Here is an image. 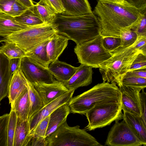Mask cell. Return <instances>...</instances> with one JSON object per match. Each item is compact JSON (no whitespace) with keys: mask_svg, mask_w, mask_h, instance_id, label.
<instances>
[{"mask_svg":"<svg viewBox=\"0 0 146 146\" xmlns=\"http://www.w3.org/2000/svg\"><path fill=\"white\" fill-rule=\"evenodd\" d=\"M134 7L141 14L146 13V0H124Z\"/></svg>","mask_w":146,"mask_h":146,"instance_id":"ab89813d","label":"cell"},{"mask_svg":"<svg viewBox=\"0 0 146 146\" xmlns=\"http://www.w3.org/2000/svg\"><path fill=\"white\" fill-rule=\"evenodd\" d=\"M28 8L19 0H16L12 5L10 15L14 17L19 16Z\"/></svg>","mask_w":146,"mask_h":146,"instance_id":"74e56055","label":"cell"},{"mask_svg":"<svg viewBox=\"0 0 146 146\" xmlns=\"http://www.w3.org/2000/svg\"><path fill=\"white\" fill-rule=\"evenodd\" d=\"M27 88V80L20 68L13 74L10 83L8 97L11 109L23 92Z\"/></svg>","mask_w":146,"mask_h":146,"instance_id":"9a60e30c","label":"cell"},{"mask_svg":"<svg viewBox=\"0 0 146 146\" xmlns=\"http://www.w3.org/2000/svg\"><path fill=\"white\" fill-rule=\"evenodd\" d=\"M52 24L57 33L66 36L76 44L92 40L101 35L100 25L93 12L78 16L57 14Z\"/></svg>","mask_w":146,"mask_h":146,"instance_id":"7a4b0ae2","label":"cell"},{"mask_svg":"<svg viewBox=\"0 0 146 146\" xmlns=\"http://www.w3.org/2000/svg\"><path fill=\"white\" fill-rule=\"evenodd\" d=\"M56 33L52 24L44 23L15 32L6 38L7 40L15 43L26 53L50 39Z\"/></svg>","mask_w":146,"mask_h":146,"instance_id":"8992f818","label":"cell"},{"mask_svg":"<svg viewBox=\"0 0 146 146\" xmlns=\"http://www.w3.org/2000/svg\"><path fill=\"white\" fill-rule=\"evenodd\" d=\"M17 117L15 111L11 110L9 113L8 124L7 146H13L14 138L16 128Z\"/></svg>","mask_w":146,"mask_h":146,"instance_id":"f546056e","label":"cell"},{"mask_svg":"<svg viewBox=\"0 0 146 146\" xmlns=\"http://www.w3.org/2000/svg\"><path fill=\"white\" fill-rule=\"evenodd\" d=\"M124 0H116V1H117L118 2H121L123 1Z\"/></svg>","mask_w":146,"mask_h":146,"instance_id":"f907efd6","label":"cell"},{"mask_svg":"<svg viewBox=\"0 0 146 146\" xmlns=\"http://www.w3.org/2000/svg\"><path fill=\"white\" fill-rule=\"evenodd\" d=\"M30 102L28 90L26 89L15 102L13 110L18 117L22 120L28 119Z\"/></svg>","mask_w":146,"mask_h":146,"instance_id":"484cf974","label":"cell"},{"mask_svg":"<svg viewBox=\"0 0 146 146\" xmlns=\"http://www.w3.org/2000/svg\"><path fill=\"white\" fill-rule=\"evenodd\" d=\"M102 41L104 47L111 52L121 46V41L120 37H102Z\"/></svg>","mask_w":146,"mask_h":146,"instance_id":"1f68e13d","label":"cell"},{"mask_svg":"<svg viewBox=\"0 0 146 146\" xmlns=\"http://www.w3.org/2000/svg\"><path fill=\"white\" fill-rule=\"evenodd\" d=\"M111 0V1H116V0Z\"/></svg>","mask_w":146,"mask_h":146,"instance_id":"816d5d0a","label":"cell"},{"mask_svg":"<svg viewBox=\"0 0 146 146\" xmlns=\"http://www.w3.org/2000/svg\"><path fill=\"white\" fill-rule=\"evenodd\" d=\"M0 46V52L9 60L20 58L25 56V52L15 43L6 40Z\"/></svg>","mask_w":146,"mask_h":146,"instance_id":"f1b7e54d","label":"cell"},{"mask_svg":"<svg viewBox=\"0 0 146 146\" xmlns=\"http://www.w3.org/2000/svg\"><path fill=\"white\" fill-rule=\"evenodd\" d=\"M75 90H69L67 92L44 106L28 120L30 134L33 132L38 124L43 119L49 115L55 110L62 104L68 103L72 97Z\"/></svg>","mask_w":146,"mask_h":146,"instance_id":"7c38bea8","label":"cell"},{"mask_svg":"<svg viewBox=\"0 0 146 146\" xmlns=\"http://www.w3.org/2000/svg\"><path fill=\"white\" fill-rule=\"evenodd\" d=\"M30 146H46V138L32 135V137L27 145Z\"/></svg>","mask_w":146,"mask_h":146,"instance_id":"b9f144b4","label":"cell"},{"mask_svg":"<svg viewBox=\"0 0 146 146\" xmlns=\"http://www.w3.org/2000/svg\"><path fill=\"white\" fill-rule=\"evenodd\" d=\"M134 47L146 55V37L138 38Z\"/></svg>","mask_w":146,"mask_h":146,"instance_id":"ee69618b","label":"cell"},{"mask_svg":"<svg viewBox=\"0 0 146 146\" xmlns=\"http://www.w3.org/2000/svg\"><path fill=\"white\" fill-rule=\"evenodd\" d=\"M70 113L67 103L60 106L50 114L46 137L50 135L66 121L67 117Z\"/></svg>","mask_w":146,"mask_h":146,"instance_id":"d6986e66","label":"cell"},{"mask_svg":"<svg viewBox=\"0 0 146 146\" xmlns=\"http://www.w3.org/2000/svg\"><path fill=\"white\" fill-rule=\"evenodd\" d=\"M34 6L44 23L52 24L57 13L47 0H40Z\"/></svg>","mask_w":146,"mask_h":146,"instance_id":"d4e9b609","label":"cell"},{"mask_svg":"<svg viewBox=\"0 0 146 146\" xmlns=\"http://www.w3.org/2000/svg\"><path fill=\"white\" fill-rule=\"evenodd\" d=\"M130 77L146 78V68L137 69L128 71L124 77Z\"/></svg>","mask_w":146,"mask_h":146,"instance_id":"7bdbcfd3","label":"cell"},{"mask_svg":"<svg viewBox=\"0 0 146 146\" xmlns=\"http://www.w3.org/2000/svg\"><path fill=\"white\" fill-rule=\"evenodd\" d=\"M7 40L6 37L0 36V43Z\"/></svg>","mask_w":146,"mask_h":146,"instance_id":"c3c4849f","label":"cell"},{"mask_svg":"<svg viewBox=\"0 0 146 146\" xmlns=\"http://www.w3.org/2000/svg\"><path fill=\"white\" fill-rule=\"evenodd\" d=\"M9 117V113L4 114L3 120L0 124V146H7Z\"/></svg>","mask_w":146,"mask_h":146,"instance_id":"e575fe53","label":"cell"},{"mask_svg":"<svg viewBox=\"0 0 146 146\" xmlns=\"http://www.w3.org/2000/svg\"><path fill=\"white\" fill-rule=\"evenodd\" d=\"M9 61V59L0 52V105L2 100L8 95L12 76Z\"/></svg>","mask_w":146,"mask_h":146,"instance_id":"ffe728a7","label":"cell"},{"mask_svg":"<svg viewBox=\"0 0 146 146\" xmlns=\"http://www.w3.org/2000/svg\"><path fill=\"white\" fill-rule=\"evenodd\" d=\"M120 37L121 41V47H127L134 44L138 38L137 34L131 29L122 30Z\"/></svg>","mask_w":146,"mask_h":146,"instance_id":"4dcf8cb0","label":"cell"},{"mask_svg":"<svg viewBox=\"0 0 146 146\" xmlns=\"http://www.w3.org/2000/svg\"><path fill=\"white\" fill-rule=\"evenodd\" d=\"M27 80L30 102L28 116L29 120L44 106L41 98L34 86Z\"/></svg>","mask_w":146,"mask_h":146,"instance_id":"4316f807","label":"cell"},{"mask_svg":"<svg viewBox=\"0 0 146 146\" xmlns=\"http://www.w3.org/2000/svg\"><path fill=\"white\" fill-rule=\"evenodd\" d=\"M64 10L63 14L66 15L78 16L93 12L87 0H60Z\"/></svg>","mask_w":146,"mask_h":146,"instance_id":"e0dca14e","label":"cell"},{"mask_svg":"<svg viewBox=\"0 0 146 146\" xmlns=\"http://www.w3.org/2000/svg\"><path fill=\"white\" fill-rule=\"evenodd\" d=\"M33 86L41 98L44 106L69 90L62 82L57 80L52 83H36Z\"/></svg>","mask_w":146,"mask_h":146,"instance_id":"4fadbf2b","label":"cell"},{"mask_svg":"<svg viewBox=\"0 0 146 146\" xmlns=\"http://www.w3.org/2000/svg\"><path fill=\"white\" fill-rule=\"evenodd\" d=\"M122 111L121 102L105 103L95 106L85 114L88 122L86 129L93 130L123 119Z\"/></svg>","mask_w":146,"mask_h":146,"instance_id":"52a82bcc","label":"cell"},{"mask_svg":"<svg viewBox=\"0 0 146 146\" xmlns=\"http://www.w3.org/2000/svg\"><path fill=\"white\" fill-rule=\"evenodd\" d=\"M69 40L66 36L56 33L48 40L46 50L51 63L58 60L67 46Z\"/></svg>","mask_w":146,"mask_h":146,"instance_id":"2e32d148","label":"cell"},{"mask_svg":"<svg viewBox=\"0 0 146 146\" xmlns=\"http://www.w3.org/2000/svg\"><path fill=\"white\" fill-rule=\"evenodd\" d=\"M115 122L109 131L105 146H146L134 133L124 119Z\"/></svg>","mask_w":146,"mask_h":146,"instance_id":"9c48e42d","label":"cell"},{"mask_svg":"<svg viewBox=\"0 0 146 146\" xmlns=\"http://www.w3.org/2000/svg\"><path fill=\"white\" fill-rule=\"evenodd\" d=\"M131 29L136 33L138 38L146 37V13L141 14L137 22Z\"/></svg>","mask_w":146,"mask_h":146,"instance_id":"d6a6232c","label":"cell"},{"mask_svg":"<svg viewBox=\"0 0 146 146\" xmlns=\"http://www.w3.org/2000/svg\"><path fill=\"white\" fill-rule=\"evenodd\" d=\"M57 14H63L64 12L60 0H47Z\"/></svg>","mask_w":146,"mask_h":146,"instance_id":"f6af8a7d","label":"cell"},{"mask_svg":"<svg viewBox=\"0 0 146 146\" xmlns=\"http://www.w3.org/2000/svg\"><path fill=\"white\" fill-rule=\"evenodd\" d=\"M34 5L28 8L20 15L15 17L16 20L27 27H33L44 23L36 12Z\"/></svg>","mask_w":146,"mask_h":146,"instance_id":"cb8c5ba5","label":"cell"},{"mask_svg":"<svg viewBox=\"0 0 146 146\" xmlns=\"http://www.w3.org/2000/svg\"><path fill=\"white\" fill-rule=\"evenodd\" d=\"M4 114L3 115L0 116V124L1 123L2 120H3V117H4Z\"/></svg>","mask_w":146,"mask_h":146,"instance_id":"681fc988","label":"cell"},{"mask_svg":"<svg viewBox=\"0 0 146 146\" xmlns=\"http://www.w3.org/2000/svg\"><path fill=\"white\" fill-rule=\"evenodd\" d=\"M135 43L127 47H119L112 52L109 59L100 64L99 71L103 82L115 83L119 87L121 86L133 60L141 52L135 47Z\"/></svg>","mask_w":146,"mask_h":146,"instance_id":"277c9868","label":"cell"},{"mask_svg":"<svg viewBox=\"0 0 146 146\" xmlns=\"http://www.w3.org/2000/svg\"><path fill=\"white\" fill-rule=\"evenodd\" d=\"M20 68L33 85L36 83H52L56 80L48 68L26 56L21 58Z\"/></svg>","mask_w":146,"mask_h":146,"instance_id":"30bf717a","label":"cell"},{"mask_svg":"<svg viewBox=\"0 0 146 146\" xmlns=\"http://www.w3.org/2000/svg\"><path fill=\"white\" fill-rule=\"evenodd\" d=\"M144 89L142 90L140 92V103L141 110V119L144 123L146 125V93Z\"/></svg>","mask_w":146,"mask_h":146,"instance_id":"f35d334b","label":"cell"},{"mask_svg":"<svg viewBox=\"0 0 146 146\" xmlns=\"http://www.w3.org/2000/svg\"><path fill=\"white\" fill-rule=\"evenodd\" d=\"M144 68H146V55L140 52L133 60L128 71Z\"/></svg>","mask_w":146,"mask_h":146,"instance_id":"8d00e7d4","label":"cell"},{"mask_svg":"<svg viewBox=\"0 0 146 146\" xmlns=\"http://www.w3.org/2000/svg\"><path fill=\"white\" fill-rule=\"evenodd\" d=\"M48 68L55 78L63 83L71 78L75 73L77 67L58 60L51 62Z\"/></svg>","mask_w":146,"mask_h":146,"instance_id":"ac0fdd59","label":"cell"},{"mask_svg":"<svg viewBox=\"0 0 146 146\" xmlns=\"http://www.w3.org/2000/svg\"><path fill=\"white\" fill-rule=\"evenodd\" d=\"M21 59L14 58L9 60V67L12 75L15 71L20 68Z\"/></svg>","mask_w":146,"mask_h":146,"instance_id":"bcb514c9","label":"cell"},{"mask_svg":"<svg viewBox=\"0 0 146 146\" xmlns=\"http://www.w3.org/2000/svg\"><path fill=\"white\" fill-rule=\"evenodd\" d=\"M16 0H0V13L10 15L13 4Z\"/></svg>","mask_w":146,"mask_h":146,"instance_id":"60d3db41","label":"cell"},{"mask_svg":"<svg viewBox=\"0 0 146 146\" xmlns=\"http://www.w3.org/2000/svg\"><path fill=\"white\" fill-rule=\"evenodd\" d=\"M92 68L81 64L74 75L67 81L63 83L69 90L77 89L79 87L87 86L92 82L93 72Z\"/></svg>","mask_w":146,"mask_h":146,"instance_id":"5bb4252c","label":"cell"},{"mask_svg":"<svg viewBox=\"0 0 146 146\" xmlns=\"http://www.w3.org/2000/svg\"><path fill=\"white\" fill-rule=\"evenodd\" d=\"M101 36L92 40L76 44L74 49L79 63L92 68L100 67L102 63L112 55L104 46Z\"/></svg>","mask_w":146,"mask_h":146,"instance_id":"ba28073f","label":"cell"},{"mask_svg":"<svg viewBox=\"0 0 146 146\" xmlns=\"http://www.w3.org/2000/svg\"><path fill=\"white\" fill-rule=\"evenodd\" d=\"M111 102H121L119 88L115 83L103 82L72 97L68 104L71 113L84 115L96 106Z\"/></svg>","mask_w":146,"mask_h":146,"instance_id":"3957f363","label":"cell"},{"mask_svg":"<svg viewBox=\"0 0 146 146\" xmlns=\"http://www.w3.org/2000/svg\"><path fill=\"white\" fill-rule=\"evenodd\" d=\"M31 137L28 119L22 120L17 117L13 146H27Z\"/></svg>","mask_w":146,"mask_h":146,"instance_id":"7402d4cb","label":"cell"},{"mask_svg":"<svg viewBox=\"0 0 146 146\" xmlns=\"http://www.w3.org/2000/svg\"><path fill=\"white\" fill-rule=\"evenodd\" d=\"M24 6L29 8L34 5L32 0H18Z\"/></svg>","mask_w":146,"mask_h":146,"instance_id":"7dc6e473","label":"cell"},{"mask_svg":"<svg viewBox=\"0 0 146 146\" xmlns=\"http://www.w3.org/2000/svg\"><path fill=\"white\" fill-rule=\"evenodd\" d=\"M121 85L145 89L146 87V78L133 77H124Z\"/></svg>","mask_w":146,"mask_h":146,"instance_id":"836d02e7","label":"cell"},{"mask_svg":"<svg viewBox=\"0 0 146 146\" xmlns=\"http://www.w3.org/2000/svg\"><path fill=\"white\" fill-rule=\"evenodd\" d=\"M49 40L43 42L32 51L26 53L25 56L48 68L51 63L48 58L46 50V46Z\"/></svg>","mask_w":146,"mask_h":146,"instance_id":"83f0119b","label":"cell"},{"mask_svg":"<svg viewBox=\"0 0 146 146\" xmlns=\"http://www.w3.org/2000/svg\"><path fill=\"white\" fill-rule=\"evenodd\" d=\"M50 115L42 120L37 125L31 135L46 138Z\"/></svg>","mask_w":146,"mask_h":146,"instance_id":"d590c367","label":"cell"},{"mask_svg":"<svg viewBox=\"0 0 146 146\" xmlns=\"http://www.w3.org/2000/svg\"><path fill=\"white\" fill-rule=\"evenodd\" d=\"M123 118L135 135L146 143V125L140 117L130 113L123 111Z\"/></svg>","mask_w":146,"mask_h":146,"instance_id":"603a6c76","label":"cell"},{"mask_svg":"<svg viewBox=\"0 0 146 146\" xmlns=\"http://www.w3.org/2000/svg\"><path fill=\"white\" fill-rule=\"evenodd\" d=\"M27 27L17 21L14 17L0 13V36L6 37L14 33Z\"/></svg>","mask_w":146,"mask_h":146,"instance_id":"44dd1931","label":"cell"},{"mask_svg":"<svg viewBox=\"0 0 146 146\" xmlns=\"http://www.w3.org/2000/svg\"><path fill=\"white\" fill-rule=\"evenodd\" d=\"M119 88L121 93V108L125 111L141 117L140 91L143 89L121 85Z\"/></svg>","mask_w":146,"mask_h":146,"instance_id":"8fae6325","label":"cell"},{"mask_svg":"<svg viewBox=\"0 0 146 146\" xmlns=\"http://www.w3.org/2000/svg\"><path fill=\"white\" fill-rule=\"evenodd\" d=\"M98 16L101 27L100 36L120 37L121 31L131 29L141 14L125 0H98L93 12Z\"/></svg>","mask_w":146,"mask_h":146,"instance_id":"6da1fadb","label":"cell"},{"mask_svg":"<svg viewBox=\"0 0 146 146\" xmlns=\"http://www.w3.org/2000/svg\"><path fill=\"white\" fill-rule=\"evenodd\" d=\"M46 139V146H102L85 129L70 127L66 121Z\"/></svg>","mask_w":146,"mask_h":146,"instance_id":"5b68a950","label":"cell"}]
</instances>
